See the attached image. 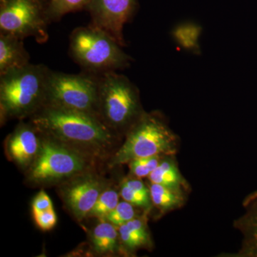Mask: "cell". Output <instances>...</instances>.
Instances as JSON below:
<instances>
[{
    "label": "cell",
    "instance_id": "cell-3",
    "mask_svg": "<svg viewBox=\"0 0 257 257\" xmlns=\"http://www.w3.org/2000/svg\"><path fill=\"white\" fill-rule=\"evenodd\" d=\"M138 88L116 72L99 74L98 115L114 133H127L145 114Z\"/></svg>",
    "mask_w": 257,
    "mask_h": 257
},
{
    "label": "cell",
    "instance_id": "cell-6",
    "mask_svg": "<svg viewBox=\"0 0 257 257\" xmlns=\"http://www.w3.org/2000/svg\"><path fill=\"white\" fill-rule=\"evenodd\" d=\"M40 135V151L29 168L28 180L30 182L35 184L54 183L81 175L85 170L88 163L85 154L41 133Z\"/></svg>",
    "mask_w": 257,
    "mask_h": 257
},
{
    "label": "cell",
    "instance_id": "cell-5",
    "mask_svg": "<svg viewBox=\"0 0 257 257\" xmlns=\"http://www.w3.org/2000/svg\"><path fill=\"white\" fill-rule=\"evenodd\" d=\"M126 134L124 144L111 161L112 165L142 157L172 156L178 148V138L158 113L145 112Z\"/></svg>",
    "mask_w": 257,
    "mask_h": 257
},
{
    "label": "cell",
    "instance_id": "cell-13",
    "mask_svg": "<svg viewBox=\"0 0 257 257\" xmlns=\"http://www.w3.org/2000/svg\"><path fill=\"white\" fill-rule=\"evenodd\" d=\"M30 64L23 39L0 32V76Z\"/></svg>",
    "mask_w": 257,
    "mask_h": 257
},
{
    "label": "cell",
    "instance_id": "cell-25",
    "mask_svg": "<svg viewBox=\"0 0 257 257\" xmlns=\"http://www.w3.org/2000/svg\"><path fill=\"white\" fill-rule=\"evenodd\" d=\"M45 1L46 2V3H47V0H45Z\"/></svg>",
    "mask_w": 257,
    "mask_h": 257
},
{
    "label": "cell",
    "instance_id": "cell-22",
    "mask_svg": "<svg viewBox=\"0 0 257 257\" xmlns=\"http://www.w3.org/2000/svg\"><path fill=\"white\" fill-rule=\"evenodd\" d=\"M119 194L124 201L137 207L148 208L152 202L151 196L145 195L136 192L130 188L123 182L120 188Z\"/></svg>",
    "mask_w": 257,
    "mask_h": 257
},
{
    "label": "cell",
    "instance_id": "cell-19",
    "mask_svg": "<svg viewBox=\"0 0 257 257\" xmlns=\"http://www.w3.org/2000/svg\"><path fill=\"white\" fill-rule=\"evenodd\" d=\"M162 156L142 157L130 161V172L136 178L149 177L162 160Z\"/></svg>",
    "mask_w": 257,
    "mask_h": 257
},
{
    "label": "cell",
    "instance_id": "cell-20",
    "mask_svg": "<svg viewBox=\"0 0 257 257\" xmlns=\"http://www.w3.org/2000/svg\"><path fill=\"white\" fill-rule=\"evenodd\" d=\"M135 216L136 213L134 205L126 201H123L119 202L117 206L104 219L115 226H119L133 219Z\"/></svg>",
    "mask_w": 257,
    "mask_h": 257
},
{
    "label": "cell",
    "instance_id": "cell-2",
    "mask_svg": "<svg viewBox=\"0 0 257 257\" xmlns=\"http://www.w3.org/2000/svg\"><path fill=\"white\" fill-rule=\"evenodd\" d=\"M50 70L30 64L0 76L1 122L11 118L31 117L45 106Z\"/></svg>",
    "mask_w": 257,
    "mask_h": 257
},
{
    "label": "cell",
    "instance_id": "cell-16",
    "mask_svg": "<svg viewBox=\"0 0 257 257\" xmlns=\"http://www.w3.org/2000/svg\"><path fill=\"white\" fill-rule=\"evenodd\" d=\"M150 189L152 202L163 213L178 209L184 203L182 192L152 182Z\"/></svg>",
    "mask_w": 257,
    "mask_h": 257
},
{
    "label": "cell",
    "instance_id": "cell-10",
    "mask_svg": "<svg viewBox=\"0 0 257 257\" xmlns=\"http://www.w3.org/2000/svg\"><path fill=\"white\" fill-rule=\"evenodd\" d=\"M104 180L96 176H80L62 191L64 203L79 220L89 216L98 198L105 190Z\"/></svg>",
    "mask_w": 257,
    "mask_h": 257
},
{
    "label": "cell",
    "instance_id": "cell-21",
    "mask_svg": "<svg viewBox=\"0 0 257 257\" xmlns=\"http://www.w3.org/2000/svg\"><path fill=\"white\" fill-rule=\"evenodd\" d=\"M119 239L125 247L133 251L137 248L146 247L151 243L134 233L125 224L119 226Z\"/></svg>",
    "mask_w": 257,
    "mask_h": 257
},
{
    "label": "cell",
    "instance_id": "cell-23",
    "mask_svg": "<svg viewBox=\"0 0 257 257\" xmlns=\"http://www.w3.org/2000/svg\"><path fill=\"white\" fill-rule=\"evenodd\" d=\"M32 214L37 226L43 231H50L57 224V214L54 208L40 212L33 213Z\"/></svg>",
    "mask_w": 257,
    "mask_h": 257
},
{
    "label": "cell",
    "instance_id": "cell-8",
    "mask_svg": "<svg viewBox=\"0 0 257 257\" xmlns=\"http://www.w3.org/2000/svg\"><path fill=\"white\" fill-rule=\"evenodd\" d=\"M50 23L45 0H0V32L45 43Z\"/></svg>",
    "mask_w": 257,
    "mask_h": 257
},
{
    "label": "cell",
    "instance_id": "cell-17",
    "mask_svg": "<svg viewBox=\"0 0 257 257\" xmlns=\"http://www.w3.org/2000/svg\"><path fill=\"white\" fill-rule=\"evenodd\" d=\"M90 0H47V14L50 22L60 20L72 12L87 9Z\"/></svg>",
    "mask_w": 257,
    "mask_h": 257
},
{
    "label": "cell",
    "instance_id": "cell-7",
    "mask_svg": "<svg viewBox=\"0 0 257 257\" xmlns=\"http://www.w3.org/2000/svg\"><path fill=\"white\" fill-rule=\"evenodd\" d=\"M52 72L47 82L45 105L98 115L99 76Z\"/></svg>",
    "mask_w": 257,
    "mask_h": 257
},
{
    "label": "cell",
    "instance_id": "cell-1",
    "mask_svg": "<svg viewBox=\"0 0 257 257\" xmlns=\"http://www.w3.org/2000/svg\"><path fill=\"white\" fill-rule=\"evenodd\" d=\"M42 135L83 153H99L111 146L115 133L96 115L45 105L30 117Z\"/></svg>",
    "mask_w": 257,
    "mask_h": 257
},
{
    "label": "cell",
    "instance_id": "cell-9",
    "mask_svg": "<svg viewBox=\"0 0 257 257\" xmlns=\"http://www.w3.org/2000/svg\"><path fill=\"white\" fill-rule=\"evenodd\" d=\"M135 7L136 0H90L87 10L93 26L104 30L123 47L124 26L133 17Z\"/></svg>",
    "mask_w": 257,
    "mask_h": 257
},
{
    "label": "cell",
    "instance_id": "cell-4",
    "mask_svg": "<svg viewBox=\"0 0 257 257\" xmlns=\"http://www.w3.org/2000/svg\"><path fill=\"white\" fill-rule=\"evenodd\" d=\"M69 52L82 68L95 74L126 68L133 60L112 37L92 25L72 32Z\"/></svg>",
    "mask_w": 257,
    "mask_h": 257
},
{
    "label": "cell",
    "instance_id": "cell-18",
    "mask_svg": "<svg viewBox=\"0 0 257 257\" xmlns=\"http://www.w3.org/2000/svg\"><path fill=\"white\" fill-rule=\"evenodd\" d=\"M119 195L114 189H105L98 198L89 216L105 218L119 204Z\"/></svg>",
    "mask_w": 257,
    "mask_h": 257
},
{
    "label": "cell",
    "instance_id": "cell-15",
    "mask_svg": "<svg viewBox=\"0 0 257 257\" xmlns=\"http://www.w3.org/2000/svg\"><path fill=\"white\" fill-rule=\"evenodd\" d=\"M119 236L115 225L108 221H101L92 231L93 247L100 254L114 253L117 248Z\"/></svg>",
    "mask_w": 257,
    "mask_h": 257
},
{
    "label": "cell",
    "instance_id": "cell-14",
    "mask_svg": "<svg viewBox=\"0 0 257 257\" xmlns=\"http://www.w3.org/2000/svg\"><path fill=\"white\" fill-rule=\"evenodd\" d=\"M148 177L152 183L160 184L177 192H182V189L187 187L175 162L171 160H162Z\"/></svg>",
    "mask_w": 257,
    "mask_h": 257
},
{
    "label": "cell",
    "instance_id": "cell-11",
    "mask_svg": "<svg viewBox=\"0 0 257 257\" xmlns=\"http://www.w3.org/2000/svg\"><path fill=\"white\" fill-rule=\"evenodd\" d=\"M41 145V135L32 123H20L7 140L8 156L22 167H30Z\"/></svg>",
    "mask_w": 257,
    "mask_h": 257
},
{
    "label": "cell",
    "instance_id": "cell-12",
    "mask_svg": "<svg viewBox=\"0 0 257 257\" xmlns=\"http://www.w3.org/2000/svg\"><path fill=\"white\" fill-rule=\"evenodd\" d=\"M243 207V214L233 224L242 237L241 247L231 256L257 257V191L245 198Z\"/></svg>",
    "mask_w": 257,
    "mask_h": 257
},
{
    "label": "cell",
    "instance_id": "cell-24",
    "mask_svg": "<svg viewBox=\"0 0 257 257\" xmlns=\"http://www.w3.org/2000/svg\"><path fill=\"white\" fill-rule=\"evenodd\" d=\"M52 208L53 204L52 200L46 193L42 190L38 193L32 204V214L48 210Z\"/></svg>",
    "mask_w": 257,
    "mask_h": 257
}]
</instances>
